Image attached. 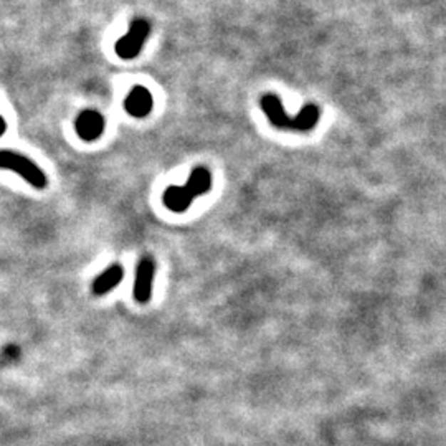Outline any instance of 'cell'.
<instances>
[{"mask_svg":"<svg viewBox=\"0 0 446 446\" xmlns=\"http://www.w3.org/2000/svg\"><path fill=\"white\" fill-rule=\"evenodd\" d=\"M212 189V174L209 169L205 167H195L189 175L187 184L179 185H170L164 190L162 202L165 209L174 212V214H184L190 209L192 202L197 197L209 194Z\"/></svg>","mask_w":446,"mask_h":446,"instance_id":"1","label":"cell"},{"mask_svg":"<svg viewBox=\"0 0 446 446\" xmlns=\"http://www.w3.org/2000/svg\"><path fill=\"white\" fill-rule=\"evenodd\" d=\"M0 169L12 170V172L19 174L25 182H28L38 190H43L48 185V179H46L43 170L33 160L25 157L24 154L15 152V150H0Z\"/></svg>","mask_w":446,"mask_h":446,"instance_id":"2","label":"cell"},{"mask_svg":"<svg viewBox=\"0 0 446 446\" xmlns=\"http://www.w3.org/2000/svg\"><path fill=\"white\" fill-rule=\"evenodd\" d=\"M150 33V24L146 19H134L129 32L116 43V53L124 60H131L141 53Z\"/></svg>","mask_w":446,"mask_h":446,"instance_id":"3","label":"cell"},{"mask_svg":"<svg viewBox=\"0 0 446 446\" xmlns=\"http://www.w3.org/2000/svg\"><path fill=\"white\" fill-rule=\"evenodd\" d=\"M155 278V261L152 256H144L136 268V279H134V299L139 304L149 303L152 296V284Z\"/></svg>","mask_w":446,"mask_h":446,"instance_id":"4","label":"cell"},{"mask_svg":"<svg viewBox=\"0 0 446 446\" xmlns=\"http://www.w3.org/2000/svg\"><path fill=\"white\" fill-rule=\"evenodd\" d=\"M261 110L268 121L278 129H286V131H298L296 118H291L284 110L281 100L276 95H264L260 100Z\"/></svg>","mask_w":446,"mask_h":446,"instance_id":"5","label":"cell"},{"mask_svg":"<svg viewBox=\"0 0 446 446\" xmlns=\"http://www.w3.org/2000/svg\"><path fill=\"white\" fill-rule=\"evenodd\" d=\"M75 129L83 141H95L105 131V118L95 110H86L76 118Z\"/></svg>","mask_w":446,"mask_h":446,"instance_id":"6","label":"cell"},{"mask_svg":"<svg viewBox=\"0 0 446 446\" xmlns=\"http://www.w3.org/2000/svg\"><path fill=\"white\" fill-rule=\"evenodd\" d=\"M154 106L152 95L147 88L134 86L124 101V110L134 118H146Z\"/></svg>","mask_w":446,"mask_h":446,"instance_id":"7","label":"cell"},{"mask_svg":"<svg viewBox=\"0 0 446 446\" xmlns=\"http://www.w3.org/2000/svg\"><path fill=\"white\" fill-rule=\"evenodd\" d=\"M123 276H124V269L121 264H111V266H108L105 271H103L101 274H98V276L95 278V281H93V286H91L93 294H95V296H103V294L113 291V289L121 283Z\"/></svg>","mask_w":446,"mask_h":446,"instance_id":"8","label":"cell"},{"mask_svg":"<svg viewBox=\"0 0 446 446\" xmlns=\"http://www.w3.org/2000/svg\"><path fill=\"white\" fill-rule=\"evenodd\" d=\"M7 131V124H5V121H4V118L0 116V136H2V134Z\"/></svg>","mask_w":446,"mask_h":446,"instance_id":"9","label":"cell"}]
</instances>
